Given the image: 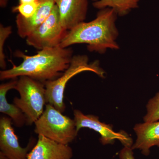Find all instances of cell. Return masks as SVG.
I'll use <instances>...</instances> for the list:
<instances>
[{"instance_id":"obj_1","label":"cell","mask_w":159,"mask_h":159,"mask_svg":"<svg viewBox=\"0 0 159 159\" xmlns=\"http://www.w3.org/2000/svg\"><path fill=\"white\" fill-rule=\"evenodd\" d=\"M15 56L21 58L22 62L9 70L1 71V80L27 76L45 84L61 76L74 56L71 48H63L60 45L40 50L33 56L17 51Z\"/></svg>"},{"instance_id":"obj_2","label":"cell","mask_w":159,"mask_h":159,"mask_svg":"<svg viewBox=\"0 0 159 159\" xmlns=\"http://www.w3.org/2000/svg\"><path fill=\"white\" fill-rule=\"evenodd\" d=\"M118 14L113 9H100L95 19L80 23L68 31L61 43L63 48L77 44H86L90 52L100 54L107 49L119 50L117 43L119 32L116 25Z\"/></svg>"},{"instance_id":"obj_3","label":"cell","mask_w":159,"mask_h":159,"mask_svg":"<svg viewBox=\"0 0 159 159\" xmlns=\"http://www.w3.org/2000/svg\"><path fill=\"white\" fill-rule=\"evenodd\" d=\"M85 71L93 72L101 78L105 77V71L100 67L99 61L89 63L87 55H74L69 67L61 76L45 83L47 104L53 106L62 113L64 112L66 105L64 102V93L67 84L74 76Z\"/></svg>"},{"instance_id":"obj_4","label":"cell","mask_w":159,"mask_h":159,"mask_svg":"<svg viewBox=\"0 0 159 159\" xmlns=\"http://www.w3.org/2000/svg\"><path fill=\"white\" fill-rule=\"evenodd\" d=\"M34 132L58 143L69 145L75 140L77 132L74 119L63 115L50 104L34 122Z\"/></svg>"},{"instance_id":"obj_5","label":"cell","mask_w":159,"mask_h":159,"mask_svg":"<svg viewBox=\"0 0 159 159\" xmlns=\"http://www.w3.org/2000/svg\"><path fill=\"white\" fill-rule=\"evenodd\" d=\"M15 89L20 94V98L15 97L13 103L25 116L26 125H31L42 115L47 102L45 84L27 76L18 79Z\"/></svg>"},{"instance_id":"obj_6","label":"cell","mask_w":159,"mask_h":159,"mask_svg":"<svg viewBox=\"0 0 159 159\" xmlns=\"http://www.w3.org/2000/svg\"><path fill=\"white\" fill-rule=\"evenodd\" d=\"M68 31L62 25L58 8L55 5L47 19L26 38V43L39 51L54 48L60 45Z\"/></svg>"},{"instance_id":"obj_7","label":"cell","mask_w":159,"mask_h":159,"mask_svg":"<svg viewBox=\"0 0 159 159\" xmlns=\"http://www.w3.org/2000/svg\"><path fill=\"white\" fill-rule=\"evenodd\" d=\"M74 115L77 132L81 128H89L99 134V141L102 145H111L115 140H118L124 147L131 148L133 144L132 139L124 131L116 132L111 125L100 122L99 117L93 115H84L79 110H74Z\"/></svg>"},{"instance_id":"obj_8","label":"cell","mask_w":159,"mask_h":159,"mask_svg":"<svg viewBox=\"0 0 159 159\" xmlns=\"http://www.w3.org/2000/svg\"><path fill=\"white\" fill-rule=\"evenodd\" d=\"M11 119L9 117L0 119V149L9 159H27L29 152L34 147V139H31L25 148L20 145L18 139L12 126Z\"/></svg>"},{"instance_id":"obj_9","label":"cell","mask_w":159,"mask_h":159,"mask_svg":"<svg viewBox=\"0 0 159 159\" xmlns=\"http://www.w3.org/2000/svg\"><path fill=\"white\" fill-rule=\"evenodd\" d=\"M73 151L69 145L58 143L39 135L27 159H72Z\"/></svg>"},{"instance_id":"obj_10","label":"cell","mask_w":159,"mask_h":159,"mask_svg":"<svg viewBox=\"0 0 159 159\" xmlns=\"http://www.w3.org/2000/svg\"><path fill=\"white\" fill-rule=\"evenodd\" d=\"M63 28L68 31L84 22L88 9V0H54Z\"/></svg>"},{"instance_id":"obj_11","label":"cell","mask_w":159,"mask_h":159,"mask_svg":"<svg viewBox=\"0 0 159 159\" xmlns=\"http://www.w3.org/2000/svg\"><path fill=\"white\" fill-rule=\"evenodd\" d=\"M55 5L54 0H39L37 10L31 17L25 18L18 14L16 23L19 36L25 39L30 35L49 17Z\"/></svg>"},{"instance_id":"obj_12","label":"cell","mask_w":159,"mask_h":159,"mask_svg":"<svg viewBox=\"0 0 159 159\" xmlns=\"http://www.w3.org/2000/svg\"><path fill=\"white\" fill-rule=\"evenodd\" d=\"M134 130L137 139L132 146L133 150L138 149L142 154L148 156L151 148L154 146L159 148V121L138 123L134 126Z\"/></svg>"},{"instance_id":"obj_13","label":"cell","mask_w":159,"mask_h":159,"mask_svg":"<svg viewBox=\"0 0 159 159\" xmlns=\"http://www.w3.org/2000/svg\"><path fill=\"white\" fill-rule=\"evenodd\" d=\"M9 82L0 85V112L11 119L12 124L18 128L26 125L27 119L22 111L14 103H9L7 101L6 94L8 91L15 89L18 79H11Z\"/></svg>"},{"instance_id":"obj_14","label":"cell","mask_w":159,"mask_h":159,"mask_svg":"<svg viewBox=\"0 0 159 159\" xmlns=\"http://www.w3.org/2000/svg\"><path fill=\"white\" fill-rule=\"evenodd\" d=\"M93 6L99 10L107 8L113 9L119 16H123L139 6L140 0H93Z\"/></svg>"},{"instance_id":"obj_15","label":"cell","mask_w":159,"mask_h":159,"mask_svg":"<svg viewBox=\"0 0 159 159\" xmlns=\"http://www.w3.org/2000/svg\"><path fill=\"white\" fill-rule=\"evenodd\" d=\"M143 120L144 122L159 121V91L148 101L146 105V113Z\"/></svg>"},{"instance_id":"obj_16","label":"cell","mask_w":159,"mask_h":159,"mask_svg":"<svg viewBox=\"0 0 159 159\" xmlns=\"http://www.w3.org/2000/svg\"><path fill=\"white\" fill-rule=\"evenodd\" d=\"M11 26L5 27L3 25H0V67L3 70L6 67V56L4 53V47L6 39L11 33Z\"/></svg>"},{"instance_id":"obj_17","label":"cell","mask_w":159,"mask_h":159,"mask_svg":"<svg viewBox=\"0 0 159 159\" xmlns=\"http://www.w3.org/2000/svg\"><path fill=\"white\" fill-rule=\"evenodd\" d=\"M39 4V0L34 2L19 4L12 8L13 12H18L19 14L25 18H29L35 13Z\"/></svg>"},{"instance_id":"obj_18","label":"cell","mask_w":159,"mask_h":159,"mask_svg":"<svg viewBox=\"0 0 159 159\" xmlns=\"http://www.w3.org/2000/svg\"><path fill=\"white\" fill-rule=\"evenodd\" d=\"M120 159H135L134 156L133 150L131 147H124L119 153Z\"/></svg>"},{"instance_id":"obj_19","label":"cell","mask_w":159,"mask_h":159,"mask_svg":"<svg viewBox=\"0 0 159 159\" xmlns=\"http://www.w3.org/2000/svg\"><path fill=\"white\" fill-rule=\"evenodd\" d=\"M8 0H0V6L2 8H5L8 4Z\"/></svg>"},{"instance_id":"obj_20","label":"cell","mask_w":159,"mask_h":159,"mask_svg":"<svg viewBox=\"0 0 159 159\" xmlns=\"http://www.w3.org/2000/svg\"><path fill=\"white\" fill-rule=\"evenodd\" d=\"M38 0H19V4L34 2Z\"/></svg>"},{"instance_id":"obj_21","label":"cell","mask_w":159,"mask_h":159,"mask_svg":"<svg viewBox=\"0 0 159 159\" xmlns=\"http://www.w3.org/2000/svg\"><path fill=\"white\" fill-rule=\"evenodd\" d=\"M0 159H9L6 155L2 152H0Z\"/></svg>"}]
</instances>
